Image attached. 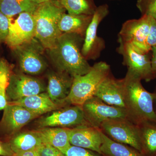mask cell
<instances>
[{"mask_svg":"<svg viewBox=\"0 0 156 156\" xmlns=\"http://www.w3.org/2000/svg\"><path fill=\"white\" fill-rule=\"evenodd\" d=\"M84 37L76 34L62 33L55 46L48 50L56 70L67 73L73 77L86 74L92 68L83 56Z\"/></svg>","mask_w":156,"mask_h":156,"instance_id":"obj_1","label":"cell"},{"mask_svg":"<svg viewBox=\"0 0 156 156\" xmlns=\"http://www.w3.org/2000/svg\"><path fill=\"white\" fill-rule=\"evenodd\" d=\"M123 79L124 101L130 120L136 125L156 124L155 93L148 92L142 86L141 79L129 72Z\"/></svg>","mask_w":156,"mask_h":156,"instance_id":"obj_2","label":"cell"},{"mask_svg":"<svg viewBox=\"0 0 156 156\" xmlns=\"http://www.w3.org/2000/svg\"><path fill=\"white\" fill-rule=\"evenodd\" d=\"M65 9L58 0H53L38 5L33 13L36 23L35 38L44 49L55 46L62 33L58 23Z\"/></svg>","mask_w":156,"mask_h":156,"instance_id":"obj_3","label":"cell"},{"mask_svg":"<svg viewBox=\"0 0 156 156\" xmlns=\"http://www.w3.org/2000/svg\"><path fill=\"white\" fill-rule=\"evenodd\" d=\"M110 73L109 65L100 61L95 63L86 74L74 77L66 104L83 106L87 100L94 96L99 85Z\"/></svg>","mask_w":156,"mask_h":156,"instance_id":"obj_4","label":"cell"},{"mask_svg":"<svg viewBox=\"0 0 156 156\" xmlns=\"http://www.w3.org/2000/svg\"><path fill=\"white\" fill-rule=\"evenodd\" d=\"M44 49L35 37L13 49L22 73L28 75L36 76L46 71L48 64L43 55Z\"/></svg>","mask_w":156,"mask_h":156,"instance_id":"obj_5","label":"cell"},{"mask_svg":"<svg viewBox=\"0 0 156 156\" xmlns=\"http://www.w3.org/2000/svg\"><path fill=\"white\" fill-rule=\"evenodd\" d=\"M99 129L114 141L130 146L142 153L139 127L130 119L108 120Z\"/></svg>","mask_w":156,"mask_h":156,"instance_id":"obj_6","label":"cell"},{"mask_svg":"<svg viewBox=\"0 0 156 156\" xmlns=\"http://www.w3.org/2000/svg\"><path fill=\"white\" fill-rule=\"evenodd\" d=\"M150 17L147 15H143L139 19L129 20L126 21L122 25L118 39L130 44L140 53H150L151 48L147 42Z\"/></svg>","mask_w":156,"mask_h":156,"instance_id":"obj_7","label":"cell"},{"mask_svg":"<svg viewBox=\"0 0 156 156\" xmlns=\"http://www.w3.org/2000/svg\"><path fill=\"white\" fill-rule=\"evenodd\" d=\"M119 45L117 52L123 57V64L128 71L147 82L154 80L151 65V53L141 54L128 43L118 39Z\"/></svg>","mask_w":156,"mask_h":156,"instance_id":"obj_8","label":"cell"},{"mask_svg":"<svg viewBox=\"0 0 156 156\" xmlns=\"http://www.w3.org/2000/svg\"><path fill=\"white\" fill-rule=\"evenodd\" d=\"M82 107L86 121L94 128H99L108 120L130 119L126 108L109 105L95 96L87 100Z\"/></svg>","mask_w":156,"mask_h":156,"instance_id":"obj_9","label":"cell"},{"mask_svg":"<svg viewBox=\"0 0 156 156\" xmlns=\"http://www.w3.org/2000/svg\"><path fill=\"white\" fill-rule=\"evenodd\" d=\"M108 6L104 4L97 7L87 27L82 48L83 56L87 59L95 60L105 48V42L97 34L98 26L109 14Z\"/></svg>","mask_w":156,"mask_h":156,"instance_id":"obj_10","label":"cell"},{"mask_svg":"<svg viewBox=\"0 0 156 156\" xmlns=\"http://www.w3.org/2000/svg\"><path fill=\"white\" fill-rule=\"evenodd\" d=\"M38 128L61 127L73 128L89 126L86 121L82 107L70 105L54 111L51 114L42 117L37 122Z\"/></svg>","mask_w":156,"mask_h":156,"instance_id":"obj_11","label":"cell"},{"mask_svg":"<svg viewBox=\"0 0 156 156\" xmlns=\"http://www.w3.org/2000/svg\"><path fill=\"white\" fill-rule=\"evenodd\" d=\"M47 89L38 78L23 73H11L7 90L8 102L46 92Z\"/></svg>","mask_w":156,"mask_h":156,"instance_id":"obj_12","label":"cell"},{"mask_svg":"<svg viewBox=\"0 0 156 156\" xmlns=\"http://www.w3.org/2000/svg\"><path fill=\"white\" fill-rule=\"evenodd\" d=\"M36 23L33 14L23 12L12 22L10 20L9 34L6 39L7 45L14 49L35 37Z\"/></svg>","mask_w":156,"mask_h":156,"instance_id":"obj_13","label":"cell"},{"mask_svg":"<svg viewBox=\"0 0 156 156\" xmlns=\"http://www.w3.org/2000/svg\"><path fill=\"white\" fill-rule=\"evenodd\" d=\"M3 110L2 117L0 121V133L11 137L40 116L19 105L8 104Z\"/></svg>","mask_w":156,"mask_h":156,"instance_id":"obj_14","label":"cell"},{"mask_svg":"<svg viewBox=\"0 0 156 156\" xmlns=\"http://www.w3.org/2000/svg\"><path fill=\"white\" fill-rule=\"evenodd\" d=\"M48 85L47 91L54 103L62 106H67L65 100L69 94L73 77L67 73L51 70L47 75Z\"/></svg>","mask_w":156,"mask_h":156,"instance_id":"obj_15","label":"cell"},{"mask_svg":"<svg viewBox=\"0 0 156 156\" xmlns=\"http://www.w3.org/2000/svg\"><path fill=\"white\" fill-rule=\"evenodd\" d=\"M69 142L71 145L101 154V147L102 143V131L99 128L89 126L71 128Z\"/></svg>","mask_w":156,"mask_h":156,"instance_id":"obj_16","label":"cell"},{"mask_svg":"<svg viewBox=\"0 0 156 156\" xmlns=\"http://www.w3.org/2000/svg\"><path fill=\"white\" fill-rule=\"evenodd\" d=\"M94 96L109 105L126 108L123 79H116L111 73L99 85Z\"/></svg>","mask_w":156,"mask_h":156,"instance_id":"obj_17","label":"cell"},{"mask_svg":"<svg viewBox=\"0 0 156 156\" xmlns=\"http://www.w3.org/2000/svg\"><path fill=\"white\" fill-rule=\"evenodd\" d=\"M8 104L22 106L40 116L64 107L54 103L47 92L23 98L15 101H9Z\"/></svg>","mask_w":156,"mask_h":156,"instance_id":"obj_18","label":"cell"},{"mask_svg":"<svg viewBox=\"0 0 156 156\" xmlns=\"http://www.w3.org/2000/svg\"><path fill=\"white\" fill-rule=\"evenodd\" d=\"M71 128L61 127H47L36 130L44 143L56 147L64 154L71 146L70 133Z\"/></svg>","mask_w":156,"mask_h":156,"instance_id":"obj_19","label":"cell"},{"mask_svg":"<svg viewBox=\"0 0 156 156\" xmlns=\"http://www.w3.org/2000/svg\"><path fill=\"white\" fill-rule=\"evenodd\" d=\"M93 15L62 14L58 23V28L62 33L76 34L85 36Z\"/></svg>","mask_w":156,"mask_h":156,"instance_id":"obj_20","label":"cell"},{"mask_svg":"<svg viewBox=\"0 0 156 156\" xmlns=\"http://www.w3.org/2000/svg\"><path fill=\"white\" fill-rule=\"evenodd\" d=\"M9 143L14 154L37 150L44 143L36 130L18 132L11 136Z\"/></svg>","mask_w":156,"mask_h":156,"instance_id":"obj_21","label":"cell"},{"mask_svg":"<svg viewBox=\"0 0 156 156\" xmlns=\"http://www.w3.org/2000/svg\"><path fill=\"white\" fill-rule=\"evenodd\" d=\"M101 154L105 156H146L134 147L116 142L102 132Z\"/></svg>","mask_w":156,"mask_h":156,"instance_id":"obj_22","label":"cell"},{"mask_svg":"<svg viewBox=\"0 0 156 156\" xmlns=\"http://www.w3.org/2000/svg\"><path fill=\"white\" fill-rule=\"evenodd\" d=\"M37 5L31 0H0V11L9 18L23 12L33 14Z\"/></svg>","mask_w":156,"mask_h":156,"instance_id":"obj_23","label":"cell"},{"mask_svg":"<svg viewBox=\"0 0 156 156\" xmlns=\"http://www.w3.org/2000/svg\"><path fill=\"white\" fill-rule=\"evenodd\" d=\"M139 127L142 153L146 156H156V124L145 123Z\"/></svg>","mask_w":156,"mask_h":156,"instance_id":"obj_24","label":"cell"},{"mask_svg":"<svg viewBox=\"0 0 156 156\" xmlns=\"http://www.w3.org/2000/svg\"><path fill=\"white\" fill-rule=\"evenodd\" d=\"M61 6L73 15H93L97 7L93 0H58Z\"/></svg>","mask_w":156,"mask_h":156,"instance_id":"obj_25","label":"cell"},{"mask_svg":"<svg viewBox=\"0 0 156 156\" xmlns=\"http://www.w3.org/2000/svg\"><path fill=\"white\" fill-rule=\"evenodd\" d=\"M11 66L5 60H0V111L8 105L7 90L11 74Z\"/></svg>","mask_w":156,"mask_h":156,"instance_id":"obj_26","label":"cell"},{"mask_svg":"<svg viewBox=\"0 0 156 156\" xmlns=\"http://www.w3.org/2000/svg\"><path fill=\"white\" fill-rule=\"evenodd\" d=\"M136 6L142 16H150L156 20V0H137Z\"/></svg>","mask_w":156,"mask_h":156,"instance_id":"obj_27","label":"cell"},{"mask_svg":"<svg viewBox=\"0 0 156 156\" xmlns=\"http://www.w3.org/2000/svg\"><path fill=\"white\" fill-rule=\"evenodd\" d=\"M65 156H105L96 152L71 145L65 152Z\"/></svg>","mask_w":156,"mask_h":156,"instance_id":"obj_28","label":"cell"},{"mask_svg":"<svg viewBox=\"0 0 156 156\" xmlns=\"http://www.w3.org/2000/svg\"><path fill=\"white\" fill-rule=\"evenodd\" d=\"M36 151L39 156H65L56 147L45 143H44Z\"/></svg>","mask_w":156,"mask_h":156,"instance_id":"obj_29","label":"cell"},{"mask_svg":"<svg viewBox=\"0 0 156 156\" xmlns=\"http://www.w3.org/2000/svg\"><path fill=\"white\" fill-rule=\"evenodd\" d=\"M11 18H9L0 11V43L5 42L9 34Z\"/></svg>","mask_w":156,"mask_h":156,"instance_id":"obj_30","label":"cell"},{"mask_svg":"<svg viewBox=\"0 0 156 156\" xmlns=\"http://www.w3.org/2000/svg\"><path fill=\"white\" fill-rule=\"evenodd\" d=\"M147 42L151 49L153 47H156V20L151 17L149 31Z\"/></svg>","mask_w":156,"mask_h":156,"instance_id":"obj_31","label":"cell"},{"mask_svg":"<svg viewBox=\"0 0 156 156\" xmlns=\"http://www.w3.org/2000/svg\"><path fill=\"white\" fill-rule=\"evenodd\" d=\"M14 154L9 143H6L0 141V156H13Z\"/></svg>","mask_w":156,"mask_h":156,"instance_id":"obj_32","label":"cell"},{"mask_svg":"<svg viewBox=\"0 0 156 156\" xmlns=\"http://www.w3.org/2000/svg\"><path fill=\"white\" fill-rule=\"evenodd\" d=\"M151 65L152 71L154 79H156V47H153L151 50Z\"/></svg>","mask_w":156,"mask_h":156,"instance_id":"obj_33","label":"cell"},{"mask_svg":"<svg viewBox=\"0 0 156 156\" xmlns=\"http://www.w3.org/2000/svg\"><path fill=\"white\" fill-rule=\"evenodd\" d=\"M13 156H39L36 150L27 151L14 154Z\"/></svg>","mask_w":156,"mask_h":156,"instance_id":"obj_34","label":"cell"},{"mask_svg":"<svg viewBox=\"0 0 156 156\" xmlns=\"http://www.w3.org/2000/svg\"><path fill=\"white\" fill-rule=\"evenodd\" d=\"M31 1L37 5H39L42 3L47 2H50V1H53V0H31Z\"/></svg>","mask_w":156,"mask_h":156,"instance_id":"obj_35","label":"cell"},{"mask_svg":"<svg viewBox=\"0 0 156 156\" xmlns=\"http://www.w3.org/2000/svg\"><path fill=\"white\" fill-rule=\"evenodd\" d=\"M155 99H154V104H155V105L156 106V92L155 93Z\"/></svg>","mask_w":156,"mask_h":156,"instance_id":"obj_36","label":"cell"},{"mask_svg":"<svg viewBox=\"0 0 156 156\" xmlns=\"http://www.w3.org/2000/svg\"><path fill=\"white\" fill-rule=\"evenodd\" d=\"M1 60V58H0V60Z\"/></svg>","mask_w":156,"mask_h":156,"instance_id":"obj_37","label":"cell"}]
</instances>
